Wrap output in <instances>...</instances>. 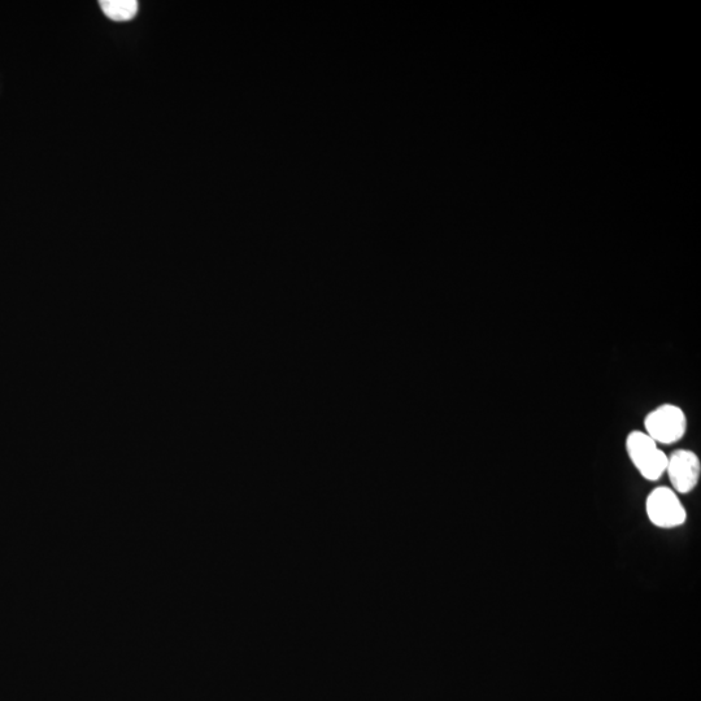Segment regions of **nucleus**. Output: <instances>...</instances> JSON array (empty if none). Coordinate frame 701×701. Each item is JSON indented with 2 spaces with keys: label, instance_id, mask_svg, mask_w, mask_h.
I'll list each match as a JSON object with an SVG mask.
<instances>
[{
  "label": "nucleus",
  "instance_id": "39448f33",
  "mask_svg": "<svg viewBox=\"0 0 701 701\" xmlns=\"http://www.w3.org/2000/svg\"><path fill=\"white\" fill-rule=\"evenodd\" d=\"M100 7L108 19L113 21L132 20L138 12V2L136 0H102Z\"/></svg>",
  "mask_w": 701,
  "mask_h": 701
},
{
  "label": "nucleus",
  "instance_id": "f257e3e1",
  "mask_svg": "<svg viewBox=\"0 0 701 701\" xmlns=\"http://www.w3.org/2000/svg\"><path fill=\"white\" fill-rule=\"evenodd\" d=\"M626 451L631 463L644 480L655 482L664 476L668 467V456L644 431H631L626 439Z\"/></svg>",
  "mask_w": 701,
  "mask_h": 701
},
{
  "label": "nucleus",
  "instance_id": "20e7f679",
  "mask_svg": "<svg viewBox=\"0 0 701 701\" xmlns=\"http://www.w3.org/2000/svg\"><path fill=\"white\" fill-rule=\"evenodd\" d=\"M669 481L677 494H690L698 487L701 477L699 456L690 450H677L668 456L666 467Z\"/></svg>",
  "mask_w": 701,
  "mask_h": 701
},
{
  "label": "nucleus",
  "instance_id": "f03ea898",
  "mask_svg": "<svg viewBox=\"0 0 701 701\" xmlns=\"http://www.w3.org/2000/svg\"><path fill=\"white\" fill-rule=\"evenodd\" d=\"M644 428L657 444L677 443L686 435L687 417L681 407L663 404L648 413Z\"/></svg>",
  "mask_w": 701,
  "mask_h": 701
},
{
  "label": "nucleus",
  "instance_id": "7ed1b4c3",
  "mask_svg": "<svg viewBox=\"0 0 701 701\" xmlns=\"http://www.w3.org/2000/svg\"><path fill=\"white\" fill-rule=\"evenodd\" d=\"M646 512L651 524L660 529H676L685 524L687 512L678 494L669 487H657L648 495Z\"/></svg>",
  "mask_w": 701,
  "mask_h": 701
}]
</instances>
